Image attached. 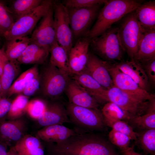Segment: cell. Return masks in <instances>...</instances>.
I'll list each match as a JSON object with an SVG mask.
<instances>
[{
  "label": "cell",
  "instance_id": "obj_40",
  "mask_svg": "<svg viewBox=\"0 0 155 155\" xmlns=\"http://www.w3.org/2000/svg\"><path fill=\"white\" fill-rule=\"evenodd\" d=\"M40 85V77L38 75L32 80L26 86L22 92L23 95L28 97L32 96L38 90Z\"/></svg>",
  "mask_w": 155,
  "mask_h": 155
},
{
  "label": "cell",
  "instance_id": "obj_30",
  "mask_svg": "<svg viewBox=\"0 0 155 155\" xmlns=\"http://www.w3.org/2000/svg\"><path fill=\"white\" fill-rule=\"evenodd\" d=\"M42 0H16L12 2L9 10L17 20L30 12L38 7Z\"/></svg>",
  "mask_w": 155,
  "mask_h": 155
},
{
  "label": "cell",
  "instance_id": "obj_16",
  "mask_svg": "<svg viewBox=\"0 0 155 155\" xmlns=\"http://www.w3.org/2000/svg\"><path fill=\"white\" fill-rule=\"evenodd\" d=\"M65 92L69 103L78 106L98 109V103L97 100L73 79H70Z\"/></svg>",
  "mask_w": 155,
  "mask_h": 155
},
{
  "label": "cell",
  "instance_id": "obj_25",
  "mask_svg": "<svg viewBox=\"0 0 155 155\" xmlns=\"http://www.w3.org/2000/svg\"><path fill=\"white\" fill-rule=\"evenodd\" d=\"M50 64L69 75L68 55L63 48L57 41L51 47Z\"/></svg>",
  "mask_w": 155,
  "mask_h": 155
},
{
  "label": "cell",
  "instance_id": "obj_19",
  "mask_svg": "<svg viewBox=\"0 0 155 155\" xmlns=\"http://www.w3.org/2000/svg\"><path fill=\"white\" fill-rule=\"evenodd\" d=\"M115 64L121 71L130 77L141 88L148 92L150 84L140 64L131 59L129 61H121Z\"/></svg>",
  "mask_w": 155,
  "mask_h": 155
},
{
  "label": "cell",
  "instance_id": "obj_29",
  "mask_svg": "<svg viewBox=\"0 0 155 155\" xmlns=\"http://www.w3.org/2000/svg\"><path fill=\"white\" fill-rule=\"evenodd\" d=\"M30 42L27 36L16 38L8 41L5 53L8 60L17 61L22 55Z\"/></svg>",
  "mask_w": 155,
  "mask_h": 155
},
{
  "label": "cell",
  "instance_id": "obj_1",
  "mask_svg": "<svg viewBox=\"0 0 155 155\" xmlns=\"http://www.w3.org/2000/svg\"><path fill=\"white\" fill-rule=\"evenodd\" d=\"M46 146L50 155H118L103 137L82 131H76L64 141Z\"/></svg>",
  "mask_w": 155,
  "mask_h": 155
},
{
  "label": "cell",
  "instance_id": "obj_2",
  "mask_svg": "<svg viewBox=\"0 0 155 155\" xmlns=\"http://www.w3.org/2000/svg\"><path fill=\"white\" fill-rule=\"evenodd\" d=\"M142 2L136 0H107L99 11L97 20L87 36L91 40L100 35L113 24L135 10Z\"/></svg>",
  "mask_w": 155,
  "mask_h": 155
},
{
  "label": "cell",
  "instance_id": "obj_18",
  "mask_svg": "<svg viewBox=\"0 0 155 155\" xmlns=\"http://www.w3.org/2000/svg\"><path fill=\"white\" fill-rule=\"evenodd\" d=\"M76 131L63 125H55L44 127L38 130L35 136L46 144L61 142L74 135Z\"/></svg>",
  "mask_w": 155,
  "mask_h": 155
},
{
  "label": "cell",
  "instance_id": "obj_15",
  "mask_svg": "<svg viewBox=\"0 0 155 155\" xmlns=\"http://www.w3.org/2000/svg\"><path fill=\"white\" fill-rule=\"evenodd\" d=\"M84 70L106 89L114 86L106 67V61L100 59L95 55L89 53L87 62Z\"/></svg>",
  "mask_w": 155,
  "mask_h": 155
},
{
  "label": "cell",
  "instance_id": "obj_42",
  "mask_svg": "<svg viewBox=\"0 0 155 155\" xmlns=\"http://www.w3.org/2000/svg\"><path fill=\"white\" fill-rule=\"evenodd\" d=\"M8 60L5 54V47H3L0 49V78L2 74L5 64Z\"/></svg>",
  "mask_w": 155,
  "mask_h": 155
},
{
  "label": "cell",
  "instance_id": "obj_4",
  "mask_svg": "<svg viewBox=\"0 0 155 155\" xmlns=\"http://www.w3.org/2000/svg\"><path fill=\"white\" fill-rule=\"evenodd\" d=\"M118 28L121 44L128 56L133 59L136 53L144 32L138 21L135 10L124 16Z\"/></svg>",
  "mask_w": 155,
  "mask_h": 155
},
{
  "label": "cell",
  "instance_id": "obj_6",
  "mask_svg": "<svg viewBox=\"0 0 155 155\" xmlns=\"http://www.w3.org/2000/svg\"><path fill=\"white\" fill-rule=\"evenodd\" d=\"M51 0H43L36 8L15 22L11 27L4 36L7 41L25 36L30 34L36 24L48 12L53 4Z\"/></svg>",
  "mask_w": 155,
  "mask_h": 155
},
{
  "label": "cell",
  "instance_id": "obj_10",
  "mask_svg": "<svg viewBox=\"0 0 155 155\" xmlns=\"http://www.w3.org/2000/svg\"><path fill=\"white\" fill-rule=\"evenodd\" d=\"M102 4L85 8H67L70 27L75 38L87 36L90 27L97 16Z\"/></svg>",
  "mask_w": 155,
  "mask_h": 155
},
{
  "label": "cell",
  "instance_id": "obj_5",
  "mask_svg": "<svg viewBox=\"0 0 155 155\" xmlns=\"http://www.w3.org/2000/svg\"><path fill=\"white\" fill-rule=\"evenodd\" d=\"M70 121L82 132L103 131L106 125L101 112L68 103L66 107Z\"/></svg>",
  "mask_w": 155,
  "mask_h": 155
},
{
  "label": "cell",
  "instance_id": "obj_45",
  "mask_svg": "<svg viewBox=\"0 0 155 155\" xmlns=\"http://www.w3.org/2000/svg\"><path fill=\"white\" fill-rule=\"evenodd\" d=\"M6 147L0 143V155H7Z\"/></svg>",
  "mask_w": 155,
  "mask_h": 155
},
{
  "label": "cell",
  "instance_id": "obj_36",
  "mask_svg": "<svg viewBox=\"0 0 155 155\" xmlns=\"http://www.w3.org/2000/svg\"><path fill=\"white\" fill-rule=\"evenodd\" d=\"M47 103L43 100L36 99L29 101L26 113L33 119L36 121L43 114Z\"/></svg>",
  "mask_w": 155,
  "mask_h": 155
},
{
  "label": "cell",
  "instance_id": "obj_31",
  "mask_svg": "<svg viewBox=\"0 0 155 155\" xmlns=\"http://www.w3.org/2000/svg\"><path fill=\"white\" fill-rule=\"evenodd\" d=\"M137 133V139L139 146L147 154H155V129L139 130Z\"/></svg>",
  "mask_w": 155,
  "mask_h": 155
},
{
  "label": "cell",
  "instance_id": "obj_13",
  "mask_svg": "<svg viewBox=\"0 0 155 155\" xmlns=\"http://www.w3.org/2000/svg\"><path fill=\"white\" fill-rule=\"evenodd\" d=\"M28 124L22 117L0 123V143L6 147L14 146L26 134Z\"/></svg>",
  "mask_w": 155,
  "mask_h": 155
},
{
  "label": "cell",
  "instance_id": "obj_26",
  "mask_svg": "<svg viewBox=\"0 0 155 155\" xmlns=\"http://www.w3.org/2000/svg\"><path fill=\"white\" fill-rule=\"evenodd\" d=\"M128 122L133 128L139 130L155 129V100L152 101L145 113L131 118Z\"/></svg>",
  "mask_w": 155,
  "mask_h": 155
},
{
  "label": "cell",
  "instance_id": "obj_35",
  "mask_svg": "<svg viewBox=\"0 0 155 155\" xmlns=\"http://www.w3.org/2000/svg\"><path fill=\"white\" fill-rule=\"evenodd\" d=\"M14 22L13 16L9 9L0 1V36H4Z\"/></svg>",
  "mask_w": 155,
  "mask_h": 155
},
{
  "label": "cell",
  "instance_id": "obj_41",
  "mask_svg": "<svg viewBox=\"0 0 155 155\" xmlns=\"http://www.w3.org/2000/svg\"><path fill=\"white\" fill-rule=\"evenodd\" d=\"M11 102L8 98L0 95V123L6 121Z\"/></svg>",
  "mask_w": 155,
  "mask_h": 155
},
{
  "label": "cell",
  "instance_id": "obj_21",
  "mask_svg": "<svg viewBox=\"0 0 155 155\" xmlns=\"http://www.w3.org/2000/svg\"><path fill=\"white\" fill-rule=\"evenodd\" d=\"M72 79L86 90L99 102H102L106 90L84 71L72 75Z\"/></svg>",
  "mask_w": 155,
  "mask_h": 155
},
{
  "label": "cell",
  "instance_id": "obj_20",
  "mask_svg": "<svg viewBox=\"0 0 155 155\" xmlns=\"http://www.w3.org/2000/svg\"><path fill=\"white\" fill-rule=\"evenodd\" d=\"M155 58V29L144 32L133 59L141 64Z\"/></svg>",
  "mask_w": 155,
  "mask_h": 155
},
{
  "label": "cell",
  "instance_id": "obj_44",
  "mask_svg": "<svg viewBox=\"0 0 155 155\" xmlns=\"http://www.w3.org/2000/svg\"><path fill=\"white\" fill-rule=\"evenodd\" d=\"M7 155H19L15 149L14 146L10 147V148L7 152Z\"/></svg>",
  "mask_w": 155,
  "mask_h": 155
},
{
  "label": "cell",
  "instance_id": "obj_43",
  "mask_svg": "<svg viewBox=\"0 0 155 155\" xmlns=\"http://www.w3.org/2000/svg\"><path fill=\"white\" fill-rule=\"evenodd\" d=\"M123 155H142L135 151L133 147H129L127 149L121 151Z\"/></svg>",
  "mask_w": 155,
  "mask_h": 155
},
{
  "label": "cell",
  "instance_id": "obj_46",
  "mask_svg": "<svg viewBox=\"0 0 155 155\" xmlns=\"http://www.w3.org/2000/svg\"><path fill=\"white\" fill-rule=\"evenodd\" d=\"M1 82H0V91H1Z\"/></svg>",
  "mask_w": 155,
  "mask_h": 155
},
{
  "label": "cell",
  "instance_id": "obj_33",
  "mask_svg": "<svg viewBox=\"0 0 155 155\" xmlns=\"http://www.w3.org/2000/svg\"><path fill=\"white\" fill-rule=\"evenodd\" d=\"M28 97L20 94L17 96L12 101L9 111L7 115L6 119L13 120L22 117L26 112L29 102Z\"/></svg>",
  "mask_w": 155,
  "mask_h": 155
},
{
  "label": "cell",
  "instance_id": "obj_32",
  "mask_svg": "<svg viewBox=\"0 0 155 155\" xmlns=\"http://www.w3.org/2000/svg\"><path fill=\"white\" fill-rule=\"evenodd\" d=\"M102 113L104 119L110 120H122L127 122L130 116L116 104L107 102L103 106Z\"/></svg>",
  "mask_w": 155,
  "mask_h": 155
},
{
  "label": "cell",
  "instance_id": "obj_23",
  "mask_svg": "<svg viewBox=\"0 0 155 155\" xmlns=\"http://www.w3.org/2000/svg\"><path fill=\"white\" fill-rule=\"evenodd\" d=\"M138 21L144 32L155 29V1L142 3L135 10Z\"/></svg>",
  "mask_w": 155,
  "mask_h": 155
},
{
  "label": "cell",
  "instance_id": "obj_3",
  "mask_svg": "<svg viewBox=\"0 0 155 155\" xmlns=\"http://www.w3.org/2000/svg\"><path fill=\"white\" fill-rule=\"evenodd\" d=\"M93 50L107 61L121 60L125 51L119 37L118 27H112L91 40Z\"/></svg>",
  "mask_w": 155,
  "mask_h": 155
},
{
  "label": "cell",
  "instance_id": "obj_12",
  "mask_svg": "<svg viewBox=\"0 0 155 155\" xmlns=\"http://www.w3.org/2000/svg\"><path fill=\"white\" fill-rule=\"evenodd\" d=\"M40 21L30 38L29 44L50 49L57 41L54 24L53 4Z\"/></svg>",
  "mask_w": 155,
  "mask_h": 155
},
{
  "label": "cell",
  "instance_id": "obj_34",
  "mask_svg": "<svg viewBox=\"0 0 155 155\" xmlns=\"http://www.w3.org/2000/svg\"><path fill=\"white\" fill-rule=\"evenodd\" d=\"M106 125L111 127L112 129L125 134L131 139L136 141L137 133L126 121L122 120H110L104 119Z\"/></svg>",
  "mask_w": 155,
  "mask_h": 155
},
{
  "label": "cell",
  "instance_id": "obj_28",
  "mask_svg": "<svg viewBox=\"0 0 155 155\" xmlns=\"http://www.w3.org/2000/svg\"><path fill=\"white\" fill-rule=\"evenodd\" d=\"M38 75L36 65L24 72L10 87L7 92V98L14 94L22 92L30 81Z\"/></svg>",
  "mask_w": 155,
  "mask_h": 155
},
{
  "label": "cell",
  "instance_id": "obj_7",
  "mask_svg": "<svg viewBox=\"0 0 155 155\" xmlns=\"http://www.w3.org/2000/svg\"><path fill=\"white\" fill-rule=\"evenodd\" d=\"M154 100L141 99L113 86L106 90L103 102H111L116 104L126 112L131 118L145 113L151 102Z\"/></svg>",
  "mask_w": 155,
  "mask_h": 155
},
{
  "label": "cell",
  "instance_id": "obj_9",
  "mask_svg": "<svg viewBox=\"0 0 155 155\" xmlns=\"http://www.w3.org/2000/svg\"><path fill=\"white\" fill-rule=\"evenodd\" d=\"M69 76L49 64L44 69L40 78L43 94L51 98L59 97L65 91L70 80Z\"/></svg>",
  "mask_w": 155,
  "mask_h": 155
},
{
  "label": "cell",
  "instance_id": "obj_39",
  "mask_svg": "<svg viewBox=\"0 0 155 155\" xmlns=\"http://www.w3.org/2000/svg\"><path fill=\"white\" fill-rule=\"evenodd\" d=\"M148 78L150 84H155V58L141 64Z\"/></svg>",
  "mask_w": 155,
  "mask_h": 155
},
{
  "label": "cell",
  "instance_id": "obj_17",
  "mask_svg": "<svg viewBox=\"0 0 155 155\" xmlns=\"http://www.w3.org/2000/svg\"><path fill=\"white\" fill-rule=\"evenodd\" d=\"M37 121L42 127L70 122L66 108L62 103L57 102L47 103L44 112Z\"/></svg>",
  "mask_w": 155,
  "mask_h": 155
},
{
  "label": "cell",
  "instance_id": "obj_37",
  "mask_svg": "<svg viewBox=\"0 0 155 155\" xmlns=\"http://www.w3.org/2000/svg\"><path fill=\"white\" fill-rule=\"evenodd\" d=\"M108 136L111 143L120 148L121 151L125 150L129 147L131 140L127 135L112 129Z\"/></svg>",
  "mask_w": 155,
  "mask_h": 155
},
{
  "label": "cell",
  "instance_id": "obj_14",
  "mask_svg": "<svg viewBox=\"0 0 155 155\" xmlns=\"http://www.w3.org/2000/svg\"><path fill=\"white\" fill-rule=\"evenodd\" d=\"M90 41L87 36L82 37L72 46L68 55L69 75L76 74L84 69L88 59Z\"/></svg>",
  "mask_w": 155,
  "mask_h": 155
},
{
  "label": "cell",
  "instance_id": "obj_22",
  "mask_svg": "<svg viewBox=\"0 0 155 155\" xmlns=\"http://www.w3.org/2000/svg\"><path fill=\"white\" fill-rule=\"evenodd\" d=\"M50 51V48L29 44L17 60L19 63L25 64H42L46 60Z\"/></svg>",
  "mask_w": 155,
  "mask_h": 155
},
{
  "label": "cell",
  "instance_id": "obj_27",
  "mask_svg": "<svg viewBox=\"0 0 155 155\" xmlns=\"http://www.w3.org/2000/svg\"><path fill=\"white\" fill-rule=\"evenodd\" d=\"M18 62L17 60L10 61L8 60L5 64L0 78L1 86L0 95L2 96H7V92L18 73Z\"/></svg>",
  "mask_w": 155,
  "mask_h": 155
},
{
  "label": "cell",
  "instance_id": "obj_11",
  "mask_svg": "<svg viewBox=\"0 0 155 155\" xmlns=\"http://www.w3.org/2000/svg\"><path fill=\"white\" fill-rule=\"evenodd\" d=\"M106 66L114 86L142 100L150 101L155 99L154 94L141 88L130 77L121 71L115 64L106 61Z\"/></svg>",
  "mask_w": 155,
  "mask_h": 155
},
{
  "label": "cell",
  "instance_id": "obj_38",
  "mask_svg": "<svg viewBox=\"0 0 155 155\" xmlns=\"http://www.w3.org/2000/svg\"><path fill=\"white\" fill-rule=\"evenodd\" d=\"M106 0H67L63 4L67 8L90 7L98 4H104Z\"/></svg>",
  "mask_w": 155,
  "mask_h": 155
},
{
  "label": "cell",
  "instance_id": "obj_24",
  "mask_svg": "<svg viewBox=\"0 0 155 155\" xmlns=\"http://www.w3.org/2000/svg\"><path fill=\"white\" fill-rule=\"evenodd\" d=\"M14 147L19 155H45L40 140L35 136L26 134Z\"/></svg>",
  "mask_w": 155,
  "mask_h": 155
},
{
  "label": "cell",
  "instance_id": "obj_8",
  "mask_svg": "<svg viewBox=\"0 0 155 155\" xmlns=\"http://www.w3.org/2000/svg\"><path fill=\"white\" fill-rule=\"evenodd\" d=\"M53 20L56 40L68 56L72 46L73 34L67 8L60 1H53Z\"/></svg>",
  "mask_w": 155,
  "mask_h": 155
}]
</instances>
